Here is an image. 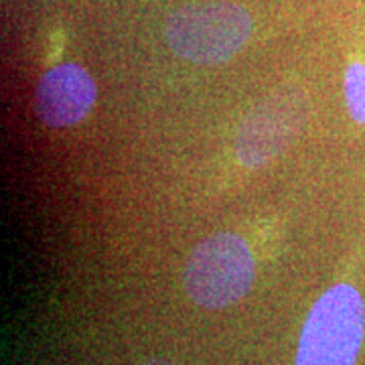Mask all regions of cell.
Segmentation results:
<instances>
[{"label":"cell","mask_w":365,"mask_h":365,"mask_svg":"<svg viewBox=\"0 0 365 365\" xmlns=\"http://www.w3.org/2000/svg\"><path fill=\"white\" fill-rule=\"evenodd\" d=\"M165 31L169 47L179 57L199 66H217L248 43L254 23L240 4L217 0L177 9Z\"/></svg>","instance_id":"6da1fadb"},{"label":"cell","mask_w":365,"mask_h":365,"mask_svg":"<svg viewBox=\"0 0 365 365\" xmlns=\"http://www.w3.org/2000/svg\"><path fill=\"white\" fill-rule=\"evenodd\" d=\"M365 333V307L349 284L329 288L302 327L297 365H355Z\"/></svg>","instance_id":"7a4b0ae2"},{"label":"cell","mask_w":365,"mask_h":365,"mask_svg":"<svg viewBox=\"0 0 365 365\" xmlns=\"http://www.w3.org/2000/svg\"><path fill=\"white\" fill-rule=\"evenodd\" d=\"M254 278L256 264L248 244L237 234L220 232L193 250L185 270V288L199 307L220 311L244 299Z\"/></svg>","instance_id":"3957f363"},{"label":"cell","mask_w":365,"mask_h":365,"mask_svg":"<svg viewBox=\"0 0 365 365\" xmlns=\"http://www.w3.org/2000/svg\"><path fill=\"white\" fill-rule=\"evenodd\" d=\"M309 98L302 88L282 86L252 108L235 136V153L250 169L278 157L302 130Z\"/></svg>","instance_id":"277c9868"},{"label":"cell","mask_w":365,"mask_h":365,"mask_svg":"<svg viewBox=\"0 0 365 365\" xmlns=\"http://www.w3.org/2000/svg\"><path fill=\"white\" fill-rule=\"evenodd\" d=\"M96 83L83 67L63 63L49 69L37 88V114L53 128L73 126L90 114Z\"/></svg>","instance_id":"5b68a950"},{"label":"cell","mask_w":365,"mask_h":365,"mask_svg":"<svg viewBox=\"0 0 365 365\" xmlns=\"http://www.w3.org/2000/svg\"><path fill=\"white\" fill-rule=\"evenodd\" d=\"M345 100L355 122L365 124V66L351 63L345 71Z\"/></svg>","instance_id":"8992f818"},{"label":"cell","mask_w":365,"mask_h":365,"mask_svg":"<svg viewBox=\"0 0 365 365\" xmlns=\"http://www.w3.org/2000/svg\"><path fill=\"white\" fill-rule=\"evenodd\" d=\"M146 365H175V364H169V361H150V364Z\"/></svg>","instance_id":"52a82bcc"}]
</instances>
